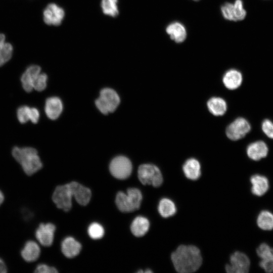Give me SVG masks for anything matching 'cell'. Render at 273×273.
<instances>
[{
    "label": "cell",
    "mask_w": 273,
    "mask_h": 273,
    "mask_svg": "<svg viewBox=\"0 0 273 273\" xmlns=\"http://www.w3.org/2000/svg\"><path fill=\"white\" fill-rule=\"evenodd\" d=\"M250 266V260L245 253L239 251L233 253L230 259V263L225 265L228 273H247Z\"/></svg>",
    "instance_id": "ba28073f"
},
{
    "label": "cell",
    "mask_w": 273,
    "mask_h": 273,
    "mask_svg": "<svg viewBox=\"0 0 273 273\" xmlns=\"http://www.w3.org/2000/svg\"><path fill=\"white\" fill-rule=\"evenodd\" d=\"M14 159L20 164L24 173L30 176L42 167L37 150L31 147H14L12 152Z\"/></svg>",
    "instance_id": "7a4b0ae2"
},
{
    "label": "cell",
    "mask_w": 273,
    "mask_h": 273,
    "mask_svg": "<svg viewBox=\"0 0 273 273\" xmlns=\"http://www.w3.org/2000/svg\"><path fill=\"white\" fill-rule=\"evenodd\" d=\"M48 76L44 73H40L33 83V89L38 92L43 90L47 87Z\"/></svg>",
    "instance_id": "1f68e13d"
},
{
    "label": "cell",
    "mask_w": 273,
    "mask_h": 273,
    "mask_svg": "<svg viewBox=\"0 0 273 273\" xmlns=\"http://www.w3.org/2000/svg\"><path fill=\"white\" fill-rule=\"evenodd\" d=\"M17 118L21 123H25L31 120L32 117V108L27 106L20 107L17 110Z\"/></svg>",
    "instance_id": "f546056e"
},
{
    "label": "cell",
    "mask_w": 273,
    "mask_h": 273,
    "mask_svg": "<svg viewBox=\"0 0 273 273\" xmlns=\"http://www.w3.org/2000/svg\"><path fill=\"white\" fill-rule=\"evenodd\" d=\"M62 110V102L59 98L52 97L46 100L45 112L50 119L52 120L57 119L60 115Z\"/></svg>",
    "instance_id": "44dd1931"
},
{
    "label": "cell",
    "mask_w": 273,
    "mask_h": 273,
    "mask_svg": "<svg viewBox=\"0 0 273 273\" xmlns=\"http://www.w3.org/2000/svg\"><path fill=\"white\" fill-rule=\"evenodd\" d=\"M13 47L10 43H6L0 50V66L7 63L12 57Z\"/></svg>",
    "instance_id": "f1b7e54d"
},
{
    "label": "cell",
    "mask_w": 273,
    "mask_h": 273,
    "mask_svg": "<svg viewBox=\"0 0 273 273\" xmlns=\"http://www.w3.org/2000/svg\"><path fill=\"white\" fill-rule=\"evenodd\" d=\"M138 178L144 185L155 187L160 186L163 183V176L159 168L152 164H144L138 168Z\"/></svg>",
    "instance_id": "5b68a950"
},
{
    "label": "cell",
    "mask_w": 273,
    "mask_h": 273,
    "mask_svg": "<svg viewBox=\"0 0 273 273\" xmlns=\"http://www.w3.org/2000/svg\"><path fill=\"white\" fill-rule=\"evenodd\" d=\"M88 234L92 239H99L103 237L104 235V229L100 224L94 222L88 226Z\"/></svg>",
    "instance_id": "83f0119b"
},
{
    "label": "cell",
    "mask_w": 273,
    "mask_h": 273,
    "mask_svg": "<svg viewBox=\"0 0 273 273\" xmlns=\"http://www.w3.org/2000/svg\"><path fill=\"white\" fill-rule=\"evenodd\" d=\"M268 149L266 144L262 141H258L250 144L247 148V154L249 158L258 161L265 157Z\"/></svg>",
    "instance_id": "ac0fdd59"
},
{
    "label": "cell",
    "mask_w": 273,
    "mask_h": 273,
    "mask_svg": "<svg viewBox=\"0 0 273 273\" xmlns=\"http://www.w3.org/2000/svg\"><path fill=\"white\" fill-rule=\"evenodd\" d=\"M261 128L267 136L273 139V122L271 120L268 119L264 120L261 124Z\"/></svg>",
    "instance_id": "d6a6232c"
},
{
    "label": "cell",
    "mask_w": 273,
    "mask_h": 273,
    "mask_svg": "<svg viewBox=\"0 0 273 273\" xmlns=\"http://www.w3.org/2000/svg\"><path fill=\"white\" fill-rule=\"evenodd\" d=\"M259 266L266 272H273V255L262 259L259 262Z\"/></svg>",
    "instance_id": "836d02e7"
},
{
    "label": "cell",
    "mask_w": 273,
    "mask_h": 273,
    "mask_svg": "<svg viewBox=\"0 0 273 273\" xmlns=\"http://www.w3.org/2000/svg\"><path fill=\"white\" fill-rule=\"evenodd\" d=\"M257 255L264 259L273 255V248L265 243L260 244L256 249Z\"/></svg>",
    "instance_id": "4dcf8cb0"
},
{
    "label": "cell",
    "mask_w": 273,
    "mask_h": 273,
    "mask_svg": "<svg viewBox=\"0 0 273 273\" xmlns=\"http://www.w3.org/2000/svg\"><path fill=\"white\" fill-rule=\"evenodd\" d=\"M144 272L150 273V272H152V271L149 269H147V270H145Z\"/></svg>",
    "instance_id": "f35d334b"
},
{
    "label": "cell",
    "mask_w": 273,
    "mask_h": 273,
    "mask_svg": "<svg viewBox=\"0 0 273 273\" xmlns=\"http://www.w3.org/2000/svg\"><path fill=\"white\" fill-rule=\"evenodd\" d=\"M150 222L145 217L139 216L132 221L130 230L133 235L136 237H142L149 231Z\"/></svg>",
    "instance_id": "603a6c76"
},
{
    "label": "cell",
    "mask_w": 273,
    "mask_h": 273,
    "mask_svg": "<svg viewBox=\"0 0 273 273\" xmlns=\"http://www.w3.org/2000/svg\"><path fill=\"white\" fill-rule=\"evenodd\" d=\"M171 259L175 269L180 273L195 272L202 263L201 252L194 245H180L171 254Z\"/></svg>",
    "instance_id": "6da1fadb"
},
{
    "label": "cell",
    "mask_w": 273,
    "mask_h": 273,
    "mask_svg": "<svg viewBox=\"0 0 273 273\" xmlns=\"http://www.w3.org/2000/svg\"><path fill=\"white\" fill-rule=\"evenodd\" d=\"M65 13L64 10L55 3L49 4L43 12V19L49 25L59 26L62 22Z\"/></svg>",
    "instance_id": "8fae6325"
},
{
    "label": "cell",
    "mask_w": 273,
    "mask_h": 273,
    "mask_svg": "<svg viewBox=\"0 0 273 273\" xmlns=\"http://www.w3.org/2000/svg\"><path fill=\"white\" fill-rule=\"evenodd\" d=\"M158 210L162 217L167 218L175 214L176 212V207L171 200L164 198L159 202Z\"/></svg>",
    "instance_id": "d4e9b609"
},
{
    "label": "cell",
    "mask_w": 273,
    "mask_h": 273,
    "mask_svg": "<svg viewBox=\"0 0 273 273\" xmlns=\"http://www.w3.org/2000/svg\"><path fill=\"white\" fill-rule=\"evenodd\" d=\"M55 225L52 223H41L35 231V237L38 242L43 246L49 247L53 243Z\"/></svg>",
    "instance_id": "7c38bea8"
},
{
    "label": "cell",
    "mask_w": 273,
    "mask_h": 273,
    "mask_svg": "<svg viewBox=\"0 0 273 273\" xmlns=\"http://www.w3.org/2000/svg\"><path fill=\"white\" fill-rule=\"evenodd\" d=\"M166 32L172 40L178 43L184 42L187 36L185 26L178 21L169 24L166 28Z\"/></svg>",
    "instance_id": "2e32d148"
},
{
    "label": "cell",
    "mask_w": 273,
    "mask_h": 273,
    "mask_svg": "<svg viewBox=\"0 0 273 273\" xmlns=\"http://www.w3.org/2000/svg\"><path fill=\"white\" fill-rule=\"evenodd\" d=\"M243 81L242 74L235 69H231L225 72L222 77L224 85L229 89L234 90L238 88Z\"/></svg>",
    "instance_id": "d6986e66"
},
{
    "label": "cell",
    "mask_w": 273,
    "mask_h": 273,
    "mask_svg": "<svg viewBox=\"0 0 273 273\" xmlns=\"http://www.w3.org/2000/svg\"><path fill=\"white\" fill-rule=\"evenodd\" d=\"M67 184L72 196L74 197L78 203L81 205H86L89 203L92 193L88 188L75 181H72Z\"/></svg>",
    "instance_id": "4fadbf2b"
},
{
    "label": "cell",
    "mask_w": 273,
    "mask_h": 273,
    "mask_svg": "<svg viewBox=\"0 0 273 273\" xmlns=\"http://www.w3.org/2000/svg\"><path fill=\"white\" fill-rule=\"evenodd\" d=\"M41 250L38 244L33 240L26 241L20 251L22 258L26 262L31 263L36 261L40 256Z\"/></svg>",
    "instance_id": "5bb4252c"
},
{
    "label": "cell",
    "mask_w": 273,
    "mask_h": 273,
    "mask_svg": "<svg viewBox=\"0 0 273 273\" xmlns=\"http://www.w3.org/2000/svg\"><path fill=\"white\" fill-rule=\"evenodd\" d=\"M35 273H56L58 272L57 269L44 263L38 264L34 271Z\"/></svg>",
    "instance_id": "e575fe53"
},
{
    "label": "cell",
    "mask_w": 273,
    "mask_h": 273,
    "mask_svg": "<svg viewBox=\"0 0 273 273\" xmlns=\"http://www.w3.org/2000/svg\"><path fill=\"white\" fill-rule=\"evenodd\" d=\"M220 11L223 17L231 21H242L247 15L242 0H235L233 3H225L221 6Z\"/></svg>",
    "instance_id": "8992f818"
},
{
    "label": "cell",
    "mask_w": 273,
    "mask_h": 273,
    "mask_svg": "<svg viewBox=\"0 0 273 273\" xmlns=\"http://www.w3.org/2000/svg\"><path fill=\"white\" fill-rule=\"evenodd\" d=\"M81 249V244L72 237H67L62 242V251L68 258H73L77 256L80 253Z\"/></svg>",
    "instance_id": "7402d4cb"
},
{
    "label": "cell",
    "mask_w": 273,
    "mask_h": 273,
    "mask_svg": "<svg viewBox=\"0 0 273 273\" xmlns=\"http://www.w3.org/2000/svg\"><path fill=\"white\" fill-rule=\"evenodd\" d=\"M5 36L4 34L0 33V50L5 43Z\"/></svg>",
    "instance_id": "8d00e7d4"
},
{
    "label": "cell",
    "mask_w": 273,
    "mask_h": 273,
    "mask_svg": "<svg viewBox=\"0 0 273 273\" xmlns=\"http://www.w3.org/2000/svg\"><path fill=\"white\" fill-rule=\"evenodd\" d=\"M183 170L186 177L195 180L201 176V165L198 160L191 158L187 159L183 166Z\"/></svg>",
    "instance_id": "ffe728a7"
},
{
    "label": "cell",
    "mask_w": 273,
    "mask_h": 273,
    "mask_svg": "<svg viewBox=\"0 0 273 273\" xmlns=\"http://www.w3.org/2000/svg\"><path fill=\"white\" fill-rule=\"evenodd\" d=\"M141 192L136 188H129L127 194L119 192L117 194L115 202L119 210L129 212L140 208L142 200Z\"/></svg>",
    "instance_id": "3957f363"
},
{
    "label": "cell",
    "mask_w": 273,
    "mask_h": 273,
    "mask_svg": "<svg viewBox=\"0 0 273 273\" xmlns=\"http://www.w3.org/2000/svg\"><path fill=\"white\" fill-rule=\"evenodd\" d=\"M120 102V98L115 90L110 88H104L100 91V97L96 99L95 104L101 113L107 114L113 112Z\"/></svg>",
    "instance_id": "277c9868"
},
{
    "label": "cell",
    "mask_w": 273,
    "mask_h": 273,
    "mask_svg": "<svg viewBox=\"0 0 273 273\" xmlns=\"http://www.w3.org/2000/svg\"><path fill=\"white\" fill-rule=\"evenodd\" d=\"M250 130L249 122L243 117H239L227 126L225 133L230 140L237 141L244 137Z\"/></svg>",
    "instance_id": "9c48e42d"
},
{
    "label": "cell",
    "mask_w": 273,
    "mask_h": 273,
    "mask_svg": "<svg viewBox=\"0 0 273 273\" xmlns=\"http://www.w3.org/2000/svg\"><path fill=\"white\" fill-rule=\"evenodd\" d=\"M132 163L123 156L115 157L111 161L109 169L111 174L116 178L124 179L128 177L132 172Z\"/></svg>",
    "instance_id": "52a82bcc"
},
{
    "label": "cell",
    "mask_w": 273,
    "mask_h": 273,
    "mask_svg": "<svg viewBox=\"0 0 273 273\" xmlns=\"http://www.w3.org/2000/svg\"><path fill=\"white\" fill-rule=\"evenodd\" d=\"M207 106L209 112L214 116H222L227 110L225 101L220 97L211 98L208 101Z\"/></svg>",
    "instance_id": "cb8c5ba5"
},
{
    "label": "cell",
    "mask_w": 273,
    "mask_h": 273,
    "mask_svg": "<svg viewBox=\"0 0 273 273\" xmlns=\"http://www.w3.org/2000/svg\"><path fill=\"white\" fill-rule=\"evenodd\" d=\"M257 224L261 230L270 231L273 229V213L264 210L260 212L257 217Z\"/></svg>",
    "instance_id": "484cf974"
},
{
    "label": "cell",
    "mask_w": 273,
    "mask_h": 273,
    "mask_svg": "<svg viewBox=\"0 0 273 273\" xmlns=\"http://www.w3.org/2000/svg\"><path fill=\"white\" fill-rule=\"evenodd\" d=\"M40 72V67L36 65H31L26 69L21 78L23 88L26 92H30L33 89L34 82Z\"/></svg>",
    "instance_id": "e0dca14e"
},
{
    "label": "cell",
    "mask_w": 273,
    "mask_h": 273,
    "mask_svg": "<svg viewBox=\"0 0 273 273\" xmlns=\"http://www.w3.org/2000/svg\"><path fill=\"white\" fill-rule=\"evenodd\" d=\"M252 193L256 196H262L268 190L269 184L268 178L264 175L256 174L250 177Z\"/></svg>",
    "instance_id": "9a60e30c"
},
{
    "label": "cell",
    "mask_w": 273,
    "mask_h": 273,
    "mask_svg": "<svg viewBox=\"0 0 273 273\" xmlns=\"http://www.w3.org/2000/svg\"><path fill=\"white\" fill-rule=\"evenodd\" d=\"M193 1H199V0H193Z\"/></svg>",
    "instance_id": "ab89813d"
},
{
    "label": "cell",
    "mask_w": 273,
    "mask_h": 273,
    "mask_svg": "<svg viewBox=\"0 0 273 273\" xmlns=\"http://www.w3.org/2000/svg\"><path fill=\"white\" fill-rule=\"evenodd\" d=\"M8 272V267L4 260L0 257V273Z\"/></svg>",
    "instance_id": "d590c367"
},
{
    "label": "cell",
    "mask_w": 273,
    "mask_h": 273,
    "mask_svg": "<svg viewBox=\"0 0 273 273\" xmlns=\"http://www.w3.org/2000/svg\"><path fill=\"white\" fill-rule=\"evenodd\" d=\"M5 201V195L3 192L0 189V206Z\"/></svg>",
    "instance_id": "74e56055"
},
{
    "label": "cell",
    "mask_w": 273,
    "mask_h": 273,
    "mask_svg": "<svg viewBox=\"0 0 273 273\" xmlns=\"http://www.w3.org/2000/svg\"><path fill=\"white\" fill-rule=\"evenodd\" d=\"M118 0H101V7L103 13L107 16L116 17L119 14Z\"/></svg>",
    "instance_id": "4316f807"
},
{
    "label": "cell",
    "mask_w": 273,
    "mask_h": 273,
    "mask_svg": "<svg viewBox=\"0 0 273 273\" xmlns=\"http://www.w3.org/2000/svg\"><path fill=\"white\" fill-rule=\"evenodd\" d=\"M72 197L68 184H66L56 188L52 195V200L58 208L68 211L72 207Z\"/></svg>",
    "instance_id": "30bf717a"
}]
</instances>
